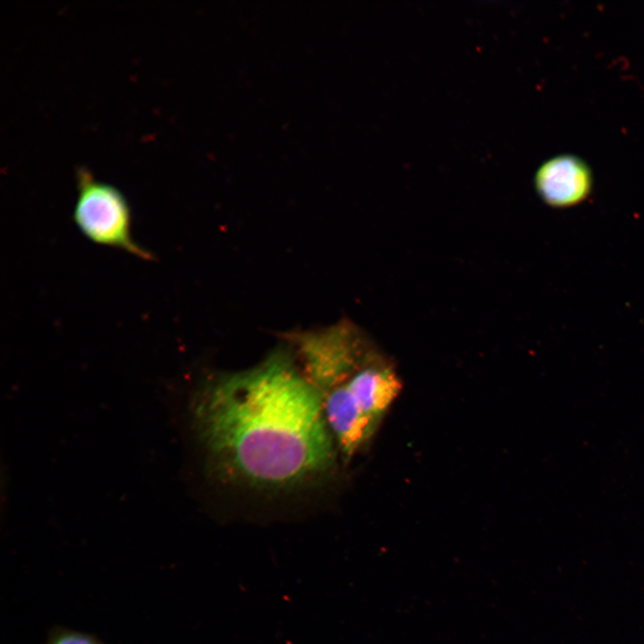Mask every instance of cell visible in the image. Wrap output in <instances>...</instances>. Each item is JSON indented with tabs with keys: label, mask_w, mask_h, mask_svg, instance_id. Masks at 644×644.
I'll list each match as a JSON object with an SVG mask.
<instances>
[{
	"label": "cell",
	"mask_w": 644,
	"mask_h": 644,
	"mask_svg": "<svg viewBox=\"0 0 644 644\" xmlns=\"http://www.w3.org/2000/svg\"><path fill=\"white\" fill-rule=\"evenodd\" d=\"M207 449L222 476L287 488L328 472L335 444L317 393L284 355L212 383L199 406Z\"/></svg>",
	"instance_id": "1"
},
{
	"label": "cell",
	"mask_w": 644,
	"mask_h": 644,
	"mask_svg": "<svg viewBox=\"0 0 644 644\" xmlns=\"http://www.w3.org/2000/svg\"><path fill=\"white\" fill-rule=\"evenodd\" d=\"M77 189L72 218L85 237L143 260L153 259L151 252L134 241L131 209L117 188L97 181L85 168H79Z\"/></svg>",
	"instance_id": "2"
},
{
	"label": "cell",
	"mask_w": 644,
	"mask_h": 644,
	"mask_svg": "<svg viewBox=\"0 0 644 644\" xmlns=\"http://www.w3.org/2000/svg\"><path fill=\"white\" fill-rule=\"evenodd\" d=\"M379 358L376 355L365 363L332 394L335 402L356 407L377 425L402 389L393 367Z\"/></svg>",
	"instance_id": "3"
},
{
	"label": "cell",
	"mask_w": 644,
	"mask_h": 644,
	"mask_svg": "<svg viewBox=\"0 0 644 644\" xmlns=\"http://www.w3.org/2000/svg\"><path fill=\"white\" fill-rule=\"evenodd\" d=\"M538 194L548 206L573 207L585 200L592 188V174L584 160L571 154L554 157L543 163L535 175Z\"/></svg>",
	"instance_id": "4"
},
{
	"label": "cell",
	"mask_w": 644,
	"mask_h": 644,
	"mask_svg": "<svg viewBox=\"0 0 644 644\" xmlns=\"http://www.w3.org/2000/svg\"><path fill=\"white\" fill-rule=\"evenodd\" d=\"M47 644H101L93 636L75 630H58Z\"/></svg>",
	"instance_id": "5"
}]
</instances>
